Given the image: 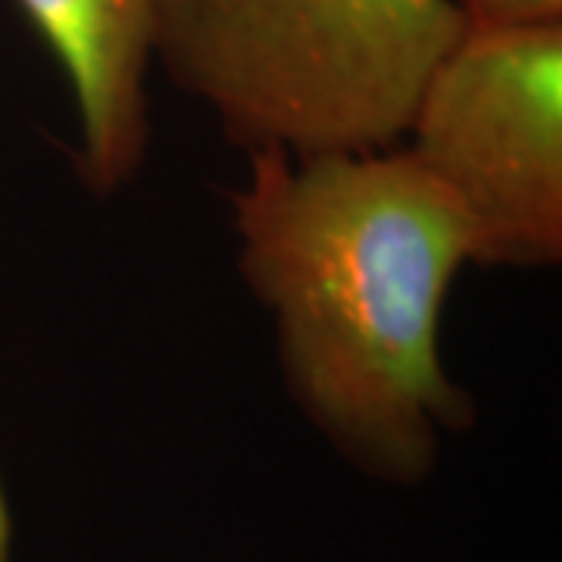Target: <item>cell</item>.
<instances>
[{
    "instance_id": "7a4b0ae2",
    "label": "cell",
    "mask_w": 562,
    "mask_h": 562,
    "mask_svg": "<svg viewBox=\"0 0 562 562\" xmlns=\"http://www.w3.org/2000/svg\"><path fill=\"white\" fill-rule=\"evenodd\" d=\"M462 32L457 0H160L154 63L247 154H375Z\"/></svg>"
},
{
    "instance_id": "6da1fadb",
    "label": "cell",
    "mask_w": 562,
    "mask_h": 562,
    "mask_svg": "<svg viewBox=\"0 0 562 562\" xmlns=\"http://www.w3.org/2000/svg\"><path fill=\"white\" fill-rule=\"evenodd\" d=\"M232 191L238 266L269 310L303 416L362 472L422 482L472 401L441 360V313L472 232L403 147L291 157L250 150Z\"/></svg>"
},
{
    "instance_id": "277c9868",
    "label": "cell",
    "mask_w": 562,
    "mask_h": 562,
    "mask_svg": "<svg viewBox=\"0 0 562 562\" xmlns=\"http://www.w3.org/2000/svg\"><path fill=\"white\" fill-rule=\"evenodd\" d=\"M160 0H20L63 66L79 113V172L94 194L135 179L150 138L147 69Z\"/></svg>"
},
{
    "instance_id": "5b68a950",
    "label": "cell",
    "mask_w": 562,
    "mask_h": 562,
    "mask_svg": "<svg viewBox=\"0 0 562 562\" xmlns=\"http://www.w3.org/2000/svg\"><path fill=\"white\" fill-rule=\"evenodd\" d=\"M465 25H550L562 22V0H457Z\"/></svg>"
},
{
    "instance_id": "3957f363",
    "label": "cell",
    "mask_w": 562,
    "mask_h": 562,
    "mask_svg": "<svg viewBox=\"0 0 562 562\" xmlns=\"http://www.w3.org/2000/svg\"><path fill=\"white\" fill-rule=\"evenodd\" d=\"M403 138L462 210L475 262L562 260V22L465 25Z\"/></svg>"
}]
</instances>
